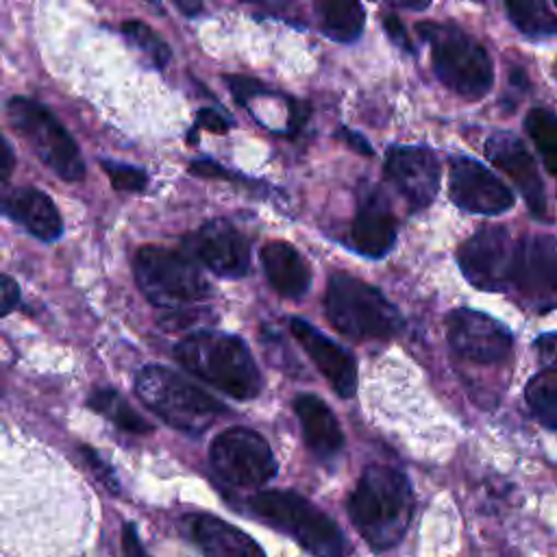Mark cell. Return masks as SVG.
I'll return each mask as SVG.
<instances>
[{
    "instance_id": "obj_10",
    "label": "cell",
    "mask_w": 557,
    "mask_h": 557,
    "mask_svg": "<svg viewBox=\"0 0 557 557\" xmlns=\"http://www.w3.org/2000/svg\"><path fill=\"white\" fill-rule=\"evenodd\" d=\"M213 472L237 487H261L276 474L270 444L252 429L233 426L222 431L209 448Z\"/></svg>"
},
{
    "instance_id": "obj_13",
    "label": "cell",
    "mask_w": 557,
    "mask_h": 557,
    "mask_svg": "<svg viewBox=\"0 0 557 557\" xmlns=\"http://www.w3.org/2000/svg\"><path fill=\"white\" fill-rule=\"evenodd\" d=\"M448 191L459 209L481 215L505 213L516 202L513 191L496 174L466 154L450 159Z\"/></svg>"
},
{
    "instance_id": "obj_6",
    "label": "cell",
    "mask_w": 557,
    "mask_h": 557,
    "mask_svg": "<svg viewBox=\"0 0 557 557\" xmlns=\"http://www.w3.org/2000/svg\"><path fill=\"white\" fill-rule=\"evenodd\" d=\"M250 509L313 555L337 557L348 550L339 527L322 509L294 492H259L250 498Z\"/></svg>"
},
{
    "instance_id": "obj_2",
    "label": "cell",
    "mask_w": 557,
    "mask_h": 557,
    "mask_svg": "<svg viewBox=\"0 0 557 557\" xmlns=\"http://www.w3.org/2000/svg\"><path fill=\"white\" fill-rule=\"evenodd\" d=\"M178 363L237 400H250L261 389L259 368L248 346L228 333L198 331L176 344Z\"/></svg>"
},
{
    "instance_id": "obj_15",
    "label": "cell",
    "mask_w": 557,
    "mask_h": 557,
    "mask_svg": "<svg viewBox=\"0 0 557 557\" xmlns=\"http://www.w3.org/2000/svg\"><path fill=\"white\" fill-rule=\"evenodd\" d=\"M485 157L513 181L533 215L546 218L544 183L522 139L509 131H496L485 139Z\"/></svg>"
},
{
    "instance_id": "obj_16",
    "label": "cell",
    "mask_w": 557,
    "mask_h": 557,
    "mask_svg": "<svg viewBox=\"0 0 557 557\" xmlns=\"http://www.w3.org/2000/svg\"><path fill=\"white\" fill-rule=\"evenodd\" d=\"M194 252L218 276L237 278L248 272V239L226 220H211L191 235Z\"/></svg>"
},
{
    "instance_id": "obj_23",
    "label": "cell",
    "mask_w": 557,
    "mask_h": 557,
    "mask_svg": "<svg viewBox=\"0 0 557 557\" xmlns=\"http://www.w3.org/2000/svg\"><path fill=\"white\" fill-rule=\"evenodd\" d=\"M315 17L326 37L339 44L359 39L366 13L359 0H315Z\"/></svg>"
},
{
    "instance_id": "obj_37",
    "label": "cell",
    "mask_w": 557,
    "mask_h": 557,
    "mask_svg": "<svg viewBox=\"0 0 557 557\" xmlns=\"http://www.w3.org/2000/svg\"><path fill=\"white\" fill-rule=\"evenodd\" d=\"M339 137L352 148V150H357L359 154H372L374 150H372V146L368 144V139L363 137V135H359V133H355V131H348V128H342L339 131Z\"/></svg>"
},
{
    "instance_id": "obj_17",
    "label": "cell",
    "mask_w": 557,
    "mask_h": 557,
    "mask_svg": "<svg viewBox=\"0 0 557 557\" xmlns=\"http://www.w3.org/2000/svg\"><path fill=\"white\" fill-rule=\"evenodd\" d=\"M289 331L305 348L315 368L324 374L337 396L350 398L357 392V361L355 357L300 318L289 320Z\"/></svg>"
},
{
    "instance_id": "obj_35",
    "label": "cell",
    "mask_w": 557,
    "mask_h": 557,
    "mask_svg": "<svg viewBox=\"0 0 557 557\" xmlns=\"http://www.w3.org/2000/svg\"><path fill=\"white\" fill-rule=\"evenodd\" d=\"M196 126L198 128H209L213 133H226L228 131V120L222 117L213 109H200L196 115Z\"/></svg>"
},
{
    "instance_id": "obj_7",
    "label": "cell",
    "mask_w": 557,
    "mask_h": 557,
    "mask_svg": "<svg viewBox=\"0 0 557 557\" xmlns=\"http://www.w3.org/2000/svg\"><path fill=\"white\" fill-rule=\"evenodd\" d=\"M133 272L141 294L157 307L178 309L209 296L211 287L198 265L161 246H144L137 250Z\"/></svg>"
},
{
    "instance_id": "obj_8",
    "label": "cell",
    "mask_w": 557,
    "mask_h": 557,
    "mask_svg": "<svg viewBox=\"0 0 557 557\" xmlns=\"http://www.w3.org/2000/svg\"><path fill=\"white\" fill-rule=\"evenodd\" d=\"M7 115L33 152L61 178L78 181L85 174L81 150L65 126L39 102L15 96L7 102Z\"/></svg>"
},
{
    "instance_id": "obj_41",
    "label": "cell",
    "mask_w": 557,
    "mask_h": 557,
    "mask_svg": "<svg viewBox=\"0 0 557 557\" xmlns=\"http://www.w3.org/2000/svg\"><path fill=\"white\" fill-rule=\"evenodd\" d=\"M385 2L396 4V7H405V9H413V11L426 9L431 4V0H385Z\"/></svg>"
},
{
    "instance_id": "obj_3",
    "label": "cell",
    "mask_w": 557,
    "mask_h": 557,
    "mask_svg": "<svg viewBox=\"0 0 557 557\" xmlns=\"http://www.w3.org/2000/svg\"><path fill=\"white\" fill-rule=\"evenodd\" d=\"M324 309L329 322L352 339H389L403 329V315L385 294L346 272L331 274Z\"/></svg>"
},
{
    "instance_id": "obj_40",
    "label": "cell",
    "mask_w": 557,
    "mask_h": 557,
    "mask_svg": "<svg viewBox=\"0 0 557 557\" xmlns=\"http://www.w3.org/2000/svg\"><path fill=\"white\" fill-rule=\"evenodd\" d=\"M172 2L187 17H194V15H198L202 11V0H172Z\"/></svg>"
},
{
    "instance_id": "obj_31",
    "label": "cell",
    "mask_w": 557,
    "mask_h": 557,
    "mask_svg": "<svg viewBox=\"0 0 557 557\" xmlns=\"http://www.w3.org/2000/svg\"><path fill=\"white\" fill-rule=\"evenodd\" d=\"M83 457H85V461L89 463V468L96 472V479H98L100 483H104L107 490L117 492V479H115L113 470L109 468V463H104L102 457H100L96 450L87 448V446H83Z\"/></svg>"
},
{
    "instance_id": "obj_33",
    "label": "cell",
    "mask_w": 557,
    "mask_h": 557,
    "mask_svg": "<svg viewBox=\"0 0 557 557\" xmlns=\"http://www.w3.org/2000/svg\"><path fill=\"white\" fill-rule=\"evenodd\" d=\"M17 302H20L17 283L11 276L0 272V315H7L9 311H13Z\"/></svg>"
},
{
    "instance_id": "obj_1",
    "label": "cell",
    "mask_w": 557,
    "mask_h": 557,
    "mask_svg": "<svg viewBox=\"0 0 557 557\" xmlns=\"http://www.w3.org/2000/svg\"><path fill=\"white\" fill-rule=\"evenodd\" d=\"M346 511L352 527L374 550L396 546L413 516V492L403 470L370 466L348 496Z\"/></svg>"
},
{
    "instance_id": "obj_12",
    "label": "cell",
    "mask_w": 557,
    "mask_h": 557,
    "mask_svg": "<svg viewBox=\"0 0 557 557\" xmlns=\"http://www.w3.org/2000/svg\"><path fill=\"white\" fill-rule=\"evenodd\" d=\"M513 242L505 226H483L457 248V263L470 285L483 292H505Z\"/></svg>"
},
{
    "instance_id": "obj_39",
    "label": "cell",
    "mask_w": 557,
    "mask_h": 557,
    "mask_svg": "<svg viewBox=\"0 0 557 557\" xmlns=\"http://www.w3.org/2000/svg\"><path fill=\"white\" fill-rule=\"evenodd\" d=\"M122 546L128 555H144V546L137 542V533L133 524H124L122 529Z\"/></svg>"
},
{
    "instance_id": "obj_24",
    "label": "cell",
    "mask_w": 557,
    "mask_h": 557,
    "mask_svg": "<svg viewBox=\"0 0 557 557\" xmlns=\"http://www.w3.org/2000/svg\"><path fill=\"white\" fill-rule=\"evenodd\" d=\"M511 24L529 37L557 35V15L546 0H505Z\"/></svg>"
},
{
    "instance_id": "obj_27",
    "label": "cell",
    "mask_w": 557,
    "mask_h": 557,
    "mask_svg": "<svg viewBox=\"0 0 557 557\" xmlns=\"http://www.w3.org/2000/svg\"><path fill=\"white\" fill-rule=\"evenodd\" d=\"M89 407L104 418H109L113 424H117L122 431L146 435L152 431V426L115 392V389H98L89 396Z\"/></svg>"
},
{
    "instance_id": "obj_29",
    "label": "cell",
    "mask_w": 557,
    "mask_h": 557,
    "mask_svg": "<svg viewBox=\"0 0 557 557\" xmlns=\"http://www.w3.org/2000/svg\"><path fill=\"white\" fill-rule=\"evenodd\" d=\"M102 168L107 170L111 185L120 191H141L148 183L146 172L137 170V168L122 165V163H111V161H104Z\"/></svg>"
},
{
    "instance_id": "obj_14",
    "label": "cell",
    "mask_w": 557,
    "mask_h": 557,
    "mask_svg": "<svg viewBox=\"0 0 557 557\" xmlns=\"http://www.w3.org/2000/svg\"><path fill=\"white\" fill-rule=\"evenodd\" d=\"M385 176L411 211H422L437 196L440 161L424 146H392L385 154Z\"/></svg>"
},
{
    "instance_id": "obj_34",
    "label": "cell",
    "mask_w": 557,
    "mask_h": 557,
    "mask_svg": "<svg viewBox=\"0 0 557 557\" xmlns=\"http://www.w3.org/2000/svg\"><path fill=\"white\" fill-rule=\"evenodd\" d=\"M383 28H385L387 37H389L396 46L405 48L407 52H413V46H411V41H409V35H407V30H405V26H403V22H400L398 17H394V15L383 17Z\"/></svg>"
},
{
    "instance_id": "obj_11",
    "label": "cell",
    "mask_w": 557,
    "mask_h": 557,
    "mask_svg": "<svg viewBox=\"0 0 557 557\" xmlns=\"http://www.w3.org/2000/svg\"><path fill=\"white\" fill-rule=\"evenodd\" d=\"M446 337L455 355L483 366L505 361L513 346V337L505 324L466 307L446 315Z\"/></svg>"
},
{
    "instance_id": "obj_9",
    "label": "cell",
    "mask_w": 557,
    "mask_h": 557,
    "mask_svg": "<svg viewBox=\"0 0 557 557\" xmlns=\"http://www.w3.org/2000/svg\"><path fill=\"white\" fill-rule=\"evenodd\" d=\"M505 292L535 313L557 307V237L527 235L513 242Z\"/></svg>"
},
{
    "instance_id": "obj_25",
    "label": "cell",
    "mask_w": 557,
    "mask_h": 557,
    "mask_svg": "<svg viewBox=\"0 0 557 557\" xmlns=\"http://www.w3.org/2000/svg\"><path fill=\"white\" fill-rule=\"evenodd\" d=\"M524 398L540 424L557 431V368H546L529 379Z\"/></svg>"
},
{
    "instance_id": "obj_21",
    "label": "cell",
    "mask_w": 557,
    "mask_h": 557,
    "mask_svg": "<svg viewBox=\"0 0 557 557\" xmlns=\"http://www.w3.org/2000/svg\"><path fill=\"white\" fill-rule=\"evenodd\" d=\"M294 411L309 450L320 459L337 457L344 446V433L331 407L315 394H298L294 398Z\"/></svg>"
},
{
    "instance_id": "obj_38",
    "label": "cell",
    "mask_w": 557,
    "mask_h": 557,
    "mask_svg": "<svg viewBox=\"0 0 557 557\" xmlns=\"http://www.w3.org/2000/svg\"><path fill=\"white\" fill-rule=\"evenodd\" d=\"M189 170H191L194 174H198V176H222V178H231L228 172H224L218 163H213V161H209V159L194 161V163L189 165Z\"/></svg>"
},
{
    "instance_id": "obj_20",
    "label": "cell",
    "mask_w": 557,
    "mask_h": 557,
    "mask_svg": "<svg viewBox=\"0 0 557 557\" xmlns=\"http://www.w3.org/2000/svg\"><path fill=\"white\" fill-rule=\"evenodd\" d=\"M183 529L189 540L213 557H250L263 555V548L237 527L209 513H191L183 518Z\"/></svg>"
},
{
    "instance_id": "obj_42",
    "label": "cell",
    "mask_w": 557,
    "mask_h": 557,
    "mask_svg": "<svg viewBox=\"0 0 557 557\" xmlns=\"http://www.w3.org/2000/svg\"><path fill=\"white\" fill-rule=\"evenodd\" d=\"M555 2H557V0H555Z\"/></svg>"
},
{
    "instance_id": "obj_36",
    "label": "cell",
    "mask_w": 557,
    "mask_h": 557,
    "mask_svg": "<svg viewBox=\"0 0 557 557\" xmlns=\"http://www.w3.org/2000/svg\"><path fill=\"white\" fill-rule=\"evenodd\" d=\"M13 165H15V157H13V150L11 146L7 144V139L0 135V183H7L11 172H13Z\"/></svg>"
},
{
    "instance_id": "obj_22",
    "label": "cell",
    "mask_w": 557,
    "mask_h": 557,
    "mask_svg": "<svg viewBox=\"0 0 557 557\" xmlns=\"http://www.w3.org/2000/svg\"><path fill=\"white\" fill-rule=\"evenodd\" d=\"M263 272L274 287L285 298H300L311 285V270L305 257L287 242H270L261 248Z\"/></svg>"
},
{
    "instance_id": "obj_28",
    "label": "cell",
    "mask_w": 557,
    "mask_h": 557,
    "mask_svg": "<svg viewBox=\"0 0 557 557\" xmlns=\"http://www.w3.org/2000/svg\"><path fill=\"white\" fill-rule=\"evenodd\" d=\"M122 33H124V37H126L135 48H139V50L152 61V65L165 67V65L170 63V59H172L170 46H168L150 26H146L144 22H139V20H126V22L122 24Z\"/></svg>"
},
{
    "instance_id": "obj_18",
    "label": "cell",
    "mask_w": 557,
    "mask_h": 557,
    "mask_svg": "<svg viewBox=\"0 0 557 557\" xmlns=\"http://www.w3.org/2000/svg\"><path fill=\"white\" fill-rule=\"evenodd\" d=\"M0 213L41 242H54L63 231L54 202L37 187H7V183H0Z\"/></svg>"
},
{
    "instance_id": "obj_5",
    "label": "cell",
    "mask_w": 557,
    "mask_h": 557,
    "mask_svg": "<svg viewBox=\"0 0 557 557\" xmlns=\"http://www.w3.org/2000/svg\"><path fill=\"white\" fill-rule=\"evenodd\" d=\"M139 400L176 431L200 435L226 411L222 403L198 385L163 366H146L135 379Z\"/></svg>"
},
{
    "instance_id": "obj_4",
    "label": "cell",
    "mask_w": 557,
    "mask_h": 557,
    "mask_svg": "<svg viewBox=\"0 0 557 557\" xmlns=\"http://www.w3.org/2000/svg\"><path fill=\"white\" fill-rule=\"evenodd\" d=\"M418 33L431 46L435 76L468 100L483 98L494 85V63L487 50L453 24L420 22Z\"/></svg>"
},
{
    "instance_id": "obj_19",
    "label": "cell",
    "mask_w": 557,
    "mask_h": 557,
    "mask_svg": "<svg viewBox=\"0 0 557 557\" xmlns=\"http://www.w3.org/2000/svg\"><path fill=\"white\" fill-rule=\"evenodd\" d=\"M396 218L379 189H370L361 196L357 215L350 226L352 248L370 259L385 257L396 244Z\"/></svg>"
},
{
    "instance_id": "obj_32",
    "label": "cell",
    "mask_w": 557,
    "mask_h": 557,
    "mask_svg": "<svg viewBox=\"0 0 557 557\" xmlns=\"http://www.w3.org/2000/svg\"><path fill=\"white\" fill-rule=\"evenodd\" d=\"M533 348L537 352V359L546 368H557V331L555 333H542L540 337H535Z\"/></svg>"
},
{
    "instance_id": "obj_26",
    "label": "cell",
    "mask_w": 557,
    "mask_h": 557,
    "mask_svg": "<svg viewBox=\"0 0 557 557\" xmlns=\"http://www.w3.org/2000/svg\"><path fill=\"white\" fill-rule=\"evenodd\" d=\"M524 128L533 139L544 168L557 178V115L548 109L535 107L527 113Z\"/></svg>"
},
{
    "instance_id": "obj_30",
    "label": "cell",
    "mask_w": 557,
    "mask_h": 557,
    "mask_svg": "<svg viewBox=\"0 0 557 557\" xmlns=\"http://www.w3.org/2000/svg\"><path fill=\"white\" fill-rule=\"evenodd\" d=\"M226 83H228V89L231 94L235 96V100L239 104H248L250 98L255 96H261V94H268V89L255 81V78H246V76H226Z\"/></svg>"
}]
</instances>
